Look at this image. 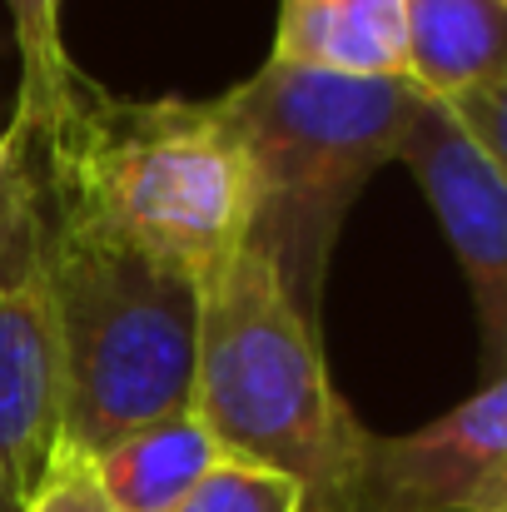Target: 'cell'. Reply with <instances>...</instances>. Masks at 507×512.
Segmentation results:
<instances>
[{
    "label": "cell",
    "mask_w": 507,
    "mask_h": 512,
    "mask_svg": "<svg viewBox=\"0 0 507 512\" xmlns=\"http://www.w3.org/2000/svg\"><path fill=\"white\" fill-rule=\"evenodd\" d=\"M179 512H304V503L289 478L224 458Z\"/></svg>",
    "instance_id": "7c38bea8"
},
{
    "label": "cell",
    "mask_w": 507,
    "mask_h": 512,
    "mask_svg": "<svg viewBox=\"0 0 507 512\" xmlns=\"http://www.w3.org/2000/svg\"><path fill=\"white\" fill-rule=\"evenodd\" d=\"M448 110H453V120L473 135V145L507 174V70L498 80H488L483 90L453 100Z\"/></svg>",
    "instance_id": "4fadbf2b"
},
{
    "label": "cell",
    "mask_w": 507,
    "mask_h": 512,
    "mask_svg": "<svg viewBox=\"0 0 507 512\" xmlns=\"http://www.w3.org/2000/svg\"><path fill=\"white\" fill-rule=\"evenodd\" d=\"M25 512H115L105 503V493H100V483H95V468H90V458H80V453H60L55 458V468H50V478L40 483V493L30 498V508Z\"/></svg>",
    "instance_id": "5bb4252c"
},
{
    "label": "cell",
    "mask_w": 507,
    "mask_h": 512,
    "mask_svg": "<svg viewBox=\"0 0 507 512\" xmlns=\"http://www.w3.org/2000/svg\"><path fill=\"white\" fill-rule=\"evenodd\" d=\"M65 453V388L45 274L0 284V512H25Z\"/></svg>",
    "instance_id": "52a82bcc"
},
{
    "label": "cell",
    "mask_w": 507,
    "mask_h": 512,
    "mask_svg": "<svg viewBox=\"0 0 507 512\" xmlns=\"http://www.w3.org/2000/svg\"><path fill=\"white\" fill-rule=\"evenodd\" d=\"M358 512H507V373L413 433H373Z\"/></svg>",
    "instance_id": "8992f818"
},
{
    "label": "cell",
    "mask_w": 507,
    "mask_h": 512,
    "mask_svg": "<svg viewBox=\"0 0 507 512\" xmlns=\"http://www.w3.org/2000/svg\"><path fill=\"white\" fill-rule=\"evenodd\" d=\"M45 294L70 453L100 458L110 443L194 403L204 284L50 219Z\"/></svg>",
    "instance_id": "277c9868"
},
{
    "label": "cell",
    "mask_w": 507,
    "mask_h": 512,
    "mask_svg": "<svg viewBox=\"0 0 507 512\" xmlns=\"http://www.w3.org/2000/svg\"><path fill=\"white\" fill-rule=\"evenodd\" d=\"M5 10H10L15 60H20V90H15L10 130H20L25 140L45 145L60 130L85 70L65 50L60 0H5Z\"/></svg>",
    "instance_id": "8fae6325"
},
{
    "label": "cell",
    "mask_w": 507,
    "mask_h": 512,
    "mask_svg": "<svg viewBox=\"0 0 507 512\" xmlns=\"http://www.w3.org/2000/svg\"><path fill=\"white\" fill-rule=\"evenodd\" d=\"M398 165L418 179L478 314L483 383L507 373V174L473 145L448 105L418 100Z\"/></svg>",
    "instance_id": "5b68a950"
},
{
    "label": "cell",
    "mask_w": 507,
    "mask_h": 512,
    "mask_svg": "<svg viewBox=\"0 0 507 512\" xmlns=\"http://www.w3.org/2000/svg\"><path fill=\"white\" fill-rule=\"evenodd\" d=\"M408 80H363L264 60L219 95L254 174L249 249L284 279L289 299L319 324L348 209L363 184L398 160L418 115Z\"/></svg>",
    "instance_id": "3957f363"
},
{
    "label": "cell",
    "mask_w": 507,
    "mask_h": 512,
    "mask_svg": "<svg viewBox=\"0 0 507 512\" xmlns=\"http://www.w3.org/2000/svg\"><path fill=\"white\" fill-rule=\"evenodd\" d=\"M219 463L224 453L194 408L160 418L90 458L95 483L115 512H179Z\"/></svg>",
    "instance_id": "30bf717a"
},
{
    "label": "cell",
    "mask_w": 507,
    "mask_h": 512,
    "mask_svg": "<svg viewBox=\"0 0 507 512\" xmlns=\"http://www.w3.org/2000/svg\"><path fill=\"white\" fill-rule=\"evenodd\" d=\"M507 70V10L493 0H403V75L453 105Z\"/></svg>",
    "instance_id": "9c48e42d"
},
{
    "label": "cell",
    "mask_w": 507,
    "mask_h": 512,
    "mask_svg": "<svg viewBox=\"0 0 507 512\" xmlns=\"http://www.w3.org/2000/svg\"><path fill=\"white\" fill-rule=\"evenodd\" d=\"M189 408L224 458L289 478L304 512H358L373 433L329 378L319 324L249 244L204 284Z\"/></svg>",
    "instance_id": "7a4b0ae2"
},
{
    "label": "cell",
    "mask_w": 507,
    "mask_h": 512,
    "mask_svg": "<svg viewBox=\"0 0 507 512\" xmlns=\"http://www.w3.org/2000/svg\"><path fill=\"white\" fill-rule=\"evenodd\" d=\"M269 60L363 80H408L403 0H279Z\"/></svg>",
    "instance_id": "ba28073f"
},
{
    "label": "cell",
    "mask_w": 507,
    "mask_h": 512,
    "mask_svg": "<svg viewBox=\"0 0 507 512\" xmlns=\"http://www.w3.org/2000/svg\"><path fill=\"white\" fill-rule=\"evenodd\" d=\"M50 219L155 264L219 279L249 244L254 174L214 100H130L80 80L60 130L35 145Z\"/></svg>",
    "instance_id": "6da1fadb"
},
{
    "label": "cell",
    "mask_w": 507,
    "mask_h": 512,
    "mask_svg": "<svg viewBox=\"0 0 507 512\" xmlns=\"http://www.w3.org/2000/svg\"><path fill=\"white\" fill-rule=\"evenodd\" d=\"M493 5H503V10H507V0H493Z\"/></svg>",
    "instance_id": "9a60e30c"
}]
</instances>
